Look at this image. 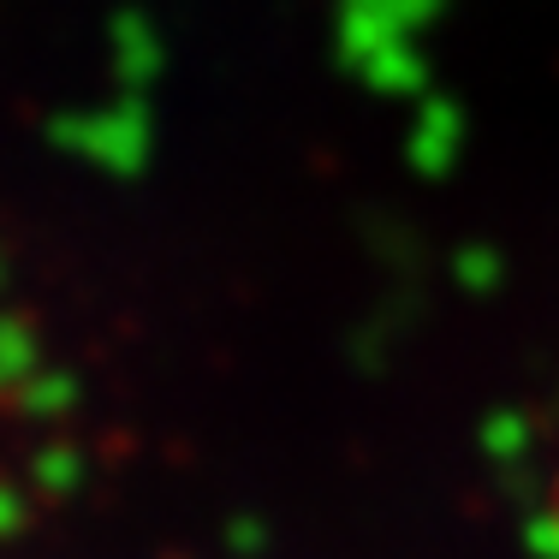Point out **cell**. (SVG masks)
Returning a JSON list of instances; mask_svg holds the SVG:
<instances>
[{"label": "cell", "instance_id": "1", "mask_svg": "<svg viewBox=\"0 0 559 559\" xmlns=\"http://www.w3.org/2000/svg\"><path fill=\"white\" fill-rule=\"evenodd\" d=\"M554 524H559V495H554Z\"/></svg>", "mask_w": 559, "mask_h": 559}]
</instances>
